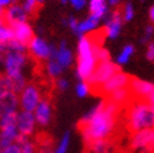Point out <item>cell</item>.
Segmentation results:
<instances>
[{"label":"cell","instance_id":"obj_1","mask_svg":"<svg viewBox=\"0 0 154 153\" xmlns=\"http://www.w3.org/2000/svg\"><path fill=\"white\" fill-rule=\"evenodd\" d=\"M122 109L109 101H102L91 108L78 123L85 146L94 141L109 139L117 132Z\"/></svg>","mask_w":154,"mask_h":153},{"label":"cell","instance_id":"obj_2","mask_svg":"<svg viewBox=\"0 0 154 153\" xmlns=\"http://www.w3.org/2000/svg\"><path fill=\"white\" fill-rule=\"evenodd\" d=\"M123 111H124L123 114L124 126L128 132L134 133L144 128H153V105L148 102L132 98Z\"/></svg>","mask_w":154,"mask_h":153},{"label":"cell","instance_id":"obj_3","mask_svg":"<svg viewBox=\"0 0 154 153\" xmlns=\"http://www.w3.org/2000/svg\"><path fill=\"white\" fill-rule=\"evenodd\" d=\"M97 65V59L94 54V48L87 36H80L78 44V74L80 82L88 80Z\"/></svg>","mask_w":154,"mask_h":153},{"label":"cell","instance_id":"obj_4","mask_svg":"<svg viewBox=\"0 0 154 153\" xmlns=\"http://www.w3.org/2000/svg\"><path fill=\"white\" fill-rule=\"evenodd\" d=\"M120 72L119 70V67L117 64H114L113 62L110 60H108V62H100L98 63L94 68L93 73L88 78V87H89V92H91L93 94H95V92L98 90V88L104 84L109 78L115 74Z\"/></svg>","mask_w":154,"mask_h":153},{"label":"cell","instance_id":"obj_5","mask_svg":"<svg viewBox=\"0 0 154 153\" xmlns=\"http://www.w3.org/2000/svg\"><path fill=\"white\" fill-rule=\"evenodd\" d=\"M129 90L132 93V98L145 101L153 105V90H154L153 83L142 80L139 78H137V76H130Z\"/></svg>","mask_w":154,"mask_h":153},{"label":"cell","instance_id":"obj_6","mask_svg":"<svg viewBox=\"0 0 154 153\" xmlns=\"http://www.w3.org/2000/svg\"><path fill=\"white\" fill-rule=\"evenodd\" d=\"M26 63V55L23 52H9L4 59L5 74L10 79L19 78L21 75V69Z\"/></svg>","mask_w":154,"mask_h":153},{"label":"cell","instance_id":"obj_7","mask_svg":"<svg viewBox=\"0 0 154 153\" xmlns=\"http://www.w3.org/2000/svg\"><path fill=\"white\" fill-rule=\"evenodd\" d=\"M153 141H154L153 128H144L138 132L132 133L130 148L134 151H144L145 153H150L153 151Z\"/></svg>","mask_w":154,"mask_h":153},{"label":"cell","instance_id":"obj_8","mask_svg":"<svg viewBox=\"0 0 154 153\" xmlns=\"http://www.w3.org/2000/svg\"><path fill=\"white\" fill-rule=\"evenodd\" d=\"M129 80H130V75H128L125 73H122V72L115 73L112 78H109L104 84H102V86L98 88V90L95 92V95L106 97L108 94H110L114 90L128 87Z\"/></svg>","mask_w":154,"mask_h":153},{"label":"cell","instance_id":"obj_9","mask_svg":"<svg viewBox=\"0 0 154 153\" xmlns=\"http://www.w3.org/2000/svg\"><path fill=\"white\" fill-rule=\"evenodd\" d=\"M40 102V89L35 84H29L21 90V94L19 98V104L21 105L23 111L32 112L35 111L36 105Z\"/></svg>","mask_w":154,"mask_h":153},{"label":"cell","instance_id":"obj_10","mask_svg":"<svg viewBox=\"0 0 154 153\" xmlns=\"http://www.w3.org/2000/svg\"><path fill=\"white\" fill-rule=\"evenodd\" d=\"M8 27L11 29L14 40H17L21 45H24L25 48L30 44V42L34 39V32H33L32 27H30L26 21L13 23V24L8 25Z\"/></svg>","mask_w":154,"mask_h":153},{"label":"cell","instance_id":"obj_11","mask_svg":"<svg viewBox=\"0 0 154 153\" xmlns=\"http://www.w3.org/2000/svg\"><path fill=\"white\" fill-rule=\"evenodd\" d=\"M34 128H35V118H34V114L32 112L23 111V112L18 113L17 129H18L19 134L29 137L34 132Z\"/></svg>","mask_w":154,"mask_h":153},{"label":"cell","instance_id":"obj_12","mask_svg":"<svg viewBox=\"0 0 154 153\" xmlns=\"http://www.w3.org/2000/svg\"><path fill=\"white\" fill-rule=\"evenodd\" d=\"M28 47L30 50V54L36 60H44L50 57V45H48V43L43 40L42 38L34 36V39L30 42Z\"/></svg>","mask_w":154,"mask_h":153},{"label":"cell","instance_id":"obj_13","mask_svg":"<svg viewBox=\"0 0 154 153\" xmlns=\"http://www.w3.org/2000/svg\"><path fill=\"white\" fill-rule=\"evenodd\" d=\"M34 118H35V122H38V124H40V126H47L50 122L51 103H50V99L48 97L40 99L39 104H38L36 108H35Z\"/></svg>","mask_w":154,"mask_h":153},{"label":"cell","instance_id":"obj_14","mask_svg":"<svg viewBox=\"0 0 154 153\" xmlns=\"http://www.w3.org/2000/svg\"><path fill=\"white\" fill-rule=\"evenodd\" d=\"M26 19H28V15L23 10V8L18 4L10 5L3 13V20L5 25H10L13 23H23V21H26Z\"/></svg>","mask_w":154,"mask_h":153},{"label":"cell","instance_id":"obj_15","mask_svg":"<svg viewBox=\"0 0 154 153\" xmlns=\"http://www.w3.org/2000/svg\"><path fill=\"white\" fill-rule=\"evenodd\" d=\"M122 9H117L113 14L112 17L108 19L106 21V25L104 27L105 29V34L108 38H112V39H115L120 32V28H122Z\"/></svg>","mask_w":154,"mask_h":153},{"label":"cell","instance_id":"obj_16","mask_svg":"<svg viewBox=\"0 0 154 153\" xmlns=\"http://www.w3.org/2000/svg\"><path fill=\"white\" fill-rule=\"evenodd\" d=\"M18 137V129L17 126H9L0 128V148L4 149L8 146H10L15 142Z\"/></svg>","mask_w":154,"mask_h":153},{"label":"cell","instance_id":"obj_17","mask_svg":"<svg viewBox=\"0 0 154 153\" xmlns=\"http://www.w3.org/2000/svg\"><path fill=\"white\" fill-rule=\"evenodd\" d=\"M58 63L60 64V67L63 68H68L70 67V64L73 63V54L72 52L66 48V43L63 40L60 43L59 48L57 49V55H55Z\"/></svg>","mask_w":154,"mask_h":153},{"label":"cell","instance_id":"obj_18","mask_svg":"<svg viewBox=\"0 0 154 153\" xmlns=\"http://www.w3.org/2000/svg\"><path fill=\"white\" fill-rule=\"evenodd\" d=\"M88 153H112L113 143L110 139H99L87 144Z\"/></svg>","mask_w":154,"mask_h":153},{"label":"cell","instance_id":"obj_19","mask_svg":"<svg viewBox=\"0 0 154 153\" xmlns=\"http://www.w3.org/2000/svg\"><path fill=\"white\" fill-rule=\"evenodd\" d=\"M106 14V0H90V15L100 20Z\"/></svg>","mask_w":154,"mask_h":153},{"label":"cell","instance_id":"obj_20","mask_svg":"<svg viewBox=\"0 0 154 153\" xmlns=\"http://www.w3.org/2000/svg\"><path fill=\"white\" fill-rule=\"evenodd\" d=\"M0 104H2V113L9 112V111H17V107L19 105V98L18 94L10 93L3 99H0Z\"/></svg>","mask_w":154,"mask_h":153},{"label":"cell","instance_id":"obj_21","mask_svg":"<svg viewBox=\"0 0 154 153\" xmlns=\"http://www.w3.org/2000/svg\"><path fill=\"white\" fill-rule=\"evenodd\" d=\"M98 23L99 20L94 17H91V15H89V17L78 24V29H76V33L75 34H78L79 36H83L84 33H87V32H90V30H93L97 25H98Z\"/></svg>","mask_w":154,"mask_h":153},{"label":"cell","instance_id":"obj_22","mask_svg":"<svg viewBox=\"0 0 154 153\" xmlns=\"http://www.w3.org/2000/svg\"><path fill=\"white\" fill-rule=\"evenodd\" d=\"M10 93H14L13 80L6 74L0 73V99H3Z\"/></svg>","mask_w":154,"mask_h":153},{"label":"cell","instance_id":"obj_23","mask_svg":"<svg viewBox=\"0 0 154 153\" xmlns=\"http://www.w3.org/2000/svg\"><path fill=\"white\" fill-rule=\"evenodd\" d=\"M17 117H18L17 111L3 112L0 114V128L9 127V126H17Z\"/></svg>","mask_w":154,"mask_h":153},{"label":"cell","instance_id":"obj_24","mask_svg":"<svg viewBox=\"0 0 154 153\" xmlns=\"http://www.w3.org/2000/svg\"><path fill=\"white\" fill-rule=\"evenodd\" d=\"M21 8H23V10L25 11V14L28 15V17H32V15H34L36 13L39 5H38L36 0H25Z\"/></svg>","mask_w":154,"mask_h":153},{"label":"cell","instance_id":"obj_25","mask_svg":"<svg viewBox=\"0 0 154 153\" xmlns=\"http://www.w3.org/2000/svg\"><path fill=\"white\" fill-rule=\"evenodd\" d=\"M11 39H14L11 29L5 24H2L0 25V44L6 43V42H9Z\"/></svg>","mask_w":154,"mask_h":153},{"label":"cell","instance_id":"obj_26","mask_svg":"<svg viewBox=\"0 0 154 153\" xmlns=\"http://www.w3.org/2000/svg\"><path fill=\"white\" fill-rule=\"evenodd\" d=\"M133 53H134L133 45H125L124 49H123V52H122V54L118 57V63L119 64H125L129 60V58L133 55Z\"/></svg>","mask_w":154,"mask_h":153},{"label":"cell","instance_id":"obj_27","mask_svg":"<svg viewBox=\"0 0 154 153\" xmlns=\"http://www.w3.org/2000/svg\"><path fill=\"white\" fill-rule=\"evenodd\" d=\"M134 17V8H133V4L132 3H127L124 5V8L122 9V18L124 19L125 21H129L132 20Z\"/></svg>","mask_w":154,"mask_h":153},{"label":"cell","instance_id":"obj_28","mask_svg":"<svg viewBox=\"0 0 154 153\" xmlns=\"http://www.w3.org/2000/svg\"><path fill=\"white\" fill-rule=\"evenodd\" d=\"M19 147H20V153H36L35 146L29 139L25 141V142H23V143H20Z\"/></svg>","mask_w":154,"mask_h":153},{"label":"cell","instance_id":"obj_29","mask_svg":"<svg viewBox=\"0 0 154 153\" xmlns=\"http://www.w3.org/2000/svg\"><path fill=\"white\" fill-rule=\"evenodd\" d=\"M69 139H70V134H69V132H66L63 137V139H61L60 144H59V147L58 149L55 151V153H65L66 149H68V144H69Z\"/></svg>","mask_w":154,"mask_h":153},{"label":"cell","instance_id":"obj_30","mask_svg":"<svg viewBox=\"0 0 154 153\" xmlns=\"http://www.w3.org/2000/svg\"><path fill=\"white\" fill-rule=\"evenodd\" d=\"M89 93V87L85 82H80L78 83V86H76V94L79 97H85L87 94Z\"/></svg>","mask_w":154,"mask_h":153},{"label":"cell","instance_id":"obj_31","mask_svg":"<svg viewBox=\"0 0 154 153\" xmlns=\"http://www.w3.org/2000/svg\"><path fill=\"white\" fill-rule=\"evenodd\" d=\"M2 153H20V147H19V144L13 143L10 146H8L6 148H4Z\"/></svg>","mask_w":154,"mask_h":153},{"label":"cell","instance_id":"obj_32","mask_svg":"<svg viewBox=\"0 0 154 153\" xmlns=\"http://www.w3.org/2000/svg\"><path fill=\"white\" fill-rule=\"evenodd\" d=\"M66 24L72 28V30H73L74 33H76V29H78V24H79V21L76 20L74 17H70V18H69V19L66 20Z\"/></svg>","mask_w":154,"mask_h":153},{"label":"cell","instance_id":"obj_33","mask_svg":"<svg viewBox=\"0 0 154 153\" xmlns=\"http://www.w3.org/2000/svg\"><path fill=\"white\" fill-rule=\"evenodd\" d=\"M152 34H153V25H148L147 29H145V33H144V36H143L142 42H143V43L149 42L150 38H152Z\"/></svg>","mask_w":154,"mask_h":153},{"label":"cell","instance_id":"obj_34","mask_svg":"<svg viewBox=\"0 0 154 153\" xmlns=\"http://www.w3.org/2000/svg\"><path fill=\"white\" fill-rule=\"evenodd\" d=\"M153 58H154V45H153V43H150L147 49V59L152 62Z\"/></svg>","mask_w":154,"mask_h":153},{"label":"cell","instance_id":"obj_35","mask_svg":"<svg viewBox=\"0 0 154 153\" xmlns=\"http://www.w3.org/2000/svg\"><path fill=\"white\" fill-rule=\"evenodd\" d=\"M72 5L75 8V9H82L85 5V0H70Z\"/></svg>","mask_w":154,"mask_h":153},{"label":"cell","instance_id":"obj_36","mask_svg":"<svg viewBox=\"0 0 154 153\" xmlns=\"http://www.w3.org/2000/svg\"><path fill=\"white\" fill-rule=\"evenodd\" d=\"M57 86L60 90H65L68 88V82L65 79H58L57 80Z\"/></svg>","mask_w":154,"mask_h":153},{"label":"cell","instance_id":"obj_37","mask_svg":"<svg viewBox=\"0 0 154 153\" xmlns=\"http://www.w3.org/2000/svg\"><path fill=\"white\" fill-rule=\"evenodd\" d=\"M11 3H14V0H0V5H2L3 8H4V6H8V5H10Z\"/></svg>","mask_w":154,"mask_h":153},{"label":"cell","instance_id":"obj_38","mask_svg":"<svg viewBox=\"0 0 154 153\" xmlns=\"http://www.w3.org/2000/svg\"><path fill=\"white\" fill-rule=\"evenodd\" d=\"M149 19L153 21V19H154V8L153 6H150V9H149Z\"/></svg>","mask_w":154,"mask_h":153},{"label":"cell","instance_id":"obj_39","mask_svg":"<svg viewBox=\"0 0 154 153\" xmlns=\"http://www.w3.org/2000/svg\"><path fill=\"white\" fill-rule=\"evenodd\" d=\"M39 153H54V152H51L50 148H42V152H39Z\"/></svg>","mask_w":154,"mask_h":153},{"label":"cell","instance_id":"obj_40","mask_svg":"<svg viewBox=\"0 0 154 153\" xmlns=\"http://www.w3.org/2000/svg\"><path fill=\"white\" fill-rule=\"evenodd\" d=\"M108 2H109L112 5H117L119 3V0H108Z\"/></svg>","mask_w":154,"mask_h":153},{"label":"cell","instance_id":"obj_41","mask_svg":"<svg viewBox=\"0 0 154 153\" xmlns=\"http://www.w3.org/2000/svg\"><path fill=\"white\" fill-rule=\"evenodd\" d=\"M3 13H4V9H3V6L0 5V17H3Z\"/></svg>","mask_w":154,"mask_h":153},{"label":"cell","instance_id":"obj_42","mask_svg":"<svg viewBox=\"0 0 154 153\" xmlns=\"http://www.w3.org/2000/svg\"><path fill=\"white\" fill-rule=\"evenodd\" d=\"M36 3H38V5H40V4L44 3V0H36Z\"/></svg>","mask_w":154,"mask_h":153},{"label":"cell","instance_id":"obj_43","mask_svg":"<svg viewBox=\"0 0 154 153\" xmlns=\"http://www.w3.org/2000/svg\"><path fill=\"white\" fill-rule=\"evenodd\" d=\"M0 114H2V104H0Z\"/></svg>","mask_w":154,"mask_h":153},{"label":"cell","instance_id":"obj_44","mask_svg":"<svg viewBox=\"0 0 154 153\" xmlns=\"http://www.w3.org/2000/svg\"><path fill=\"white\" fill-rule=\"evenodd\" d=\"M61 2H63V3H66V2H68V0H61Z\"/></svg>","mask_w":154,"mask_h":153},{"label":"cell","instance_id":"obj_45","mask_svg":"<svg viewBox=\"0 0 154 153\" xmlns=\"http://www.w3.org/2000/svg\"><path fill=\"white\" fill-rule=\"evenodd\" d=\"M142 2H144V0H142Z\"/></svg>","mask_w":154,"mask_h":153}]
</instances>
